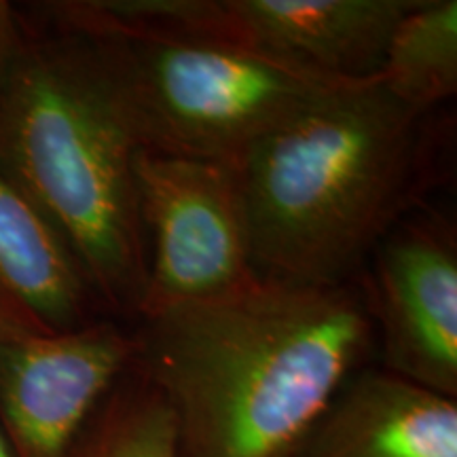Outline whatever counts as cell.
<instances>
[{"label": "cell", "instance_id": "13", "mask_svg": "<svg viewBox=\"0 0 457 457\" xmlns=\"http://www.w3.org/2000/svg\"><path fill=\"white\" fill-rule=\"evenodd\" d=\"M0 457H15L13 451H11L7 438L3 436V432H0Z\"/></svg>", "mask_w": 457, "mask_h": 457}, {"label": "cell", "instance_id": "11", "mask_svg": "<svg viewBox=\"0 0 457 457\" xmlns=\"http://www.w3.org/2000/svg\"><path fill=\"white\" fill-rule=\"evenodd\" d=\"M379 81L398 102L417 112L457 94V3L417 0L394 28Z\"/></svg>", "mask_w": 457, "mask_h": 457}, {"label": "cell", "instance_id": "5", "mask_svg": "<svg viewBox=\"0 0 457 457\" xmlns=\"http://www.w3.org/2000/svg\"><path fill=\"white\" fill-rule=\"evenodd\" d=\"M146 239L142 320L236 296L261 282L236 163L138 151Z\"/></svg>", "mask_w": 457, "mask_h": 457}, {"label": "cell", "instance_id": "12", "mask_svg": "<svg viewBox=\"0 0 457 457\" xmlns=\"http://www.w3.org/2000/svg\"><path fill=\"white\" fill-rule=\"evenodd\" d=\"M72 457H180L171 411L136 364L102 404Z\"/></svg>", "mask_w": 457, "mask_h": 457}, {"label": "cell", "instance_id": "4", "mask_svg": "<svg viewBox=\"0 0 457 457\" xmlns=\"http://www.w3.org/2000/svg\"><path fill=\"white\" fill-rule=\"evenodd\" d=\"M57 13L96 51L142 151L237 163L313 102L356 83L219 38L140 24L102 0L62 4Z\"/></svg>", "mask_w": 457, "mask_h": 457}, {"label": "cell", "instance_id": "3", "mask_svg": "<svg viewBox=\"0 0 457 457\" xmlns=\"http://www.w3.org/2000/svg\"><path fill=\"white\" fill-rule=\"evenodd\" d=\"M0 26V170L55 227L102 305L138 313L142 148L117 91L79 34L20 41Z\"/></svg>", "mask_w": 457, "mask_h": 457}, {"label": "cell", "instance_id": "7", "mask_svg": "<svg viewBox=\"0 0 457 457\" xmlns=\"http://www.w3.org/2000/svg\"><path fill=\"white\" fill-rule=\"evenodd\" d=\"M136 360V333L112 320L0 337V432L13 455L72 457Z\"/></svg>", "mask_w": 457, "mask_h": 457}, {"label": "cell", "instance_id": "10", "mask_svg": "<svg viewBox=\"0 0 457 457\" xmlns=\"http://www.w3.org/2000/svg\"><path fill=\"white\" fill-rule=\"evenodd\" d=\"M0 299L41 330L94 322V295L72 250L0 170Z\"/></svg>", "mask_w": 457, "mask_h": 457}, {"label": "cell", "instance_id": "2", "mask_svg": "<svg viewBox=\"0 0 457 457\" xmlns=\"http://www.w3.org/2000/svg\"><path fill=\"white\" fill-rule=\"evenodd\" d=\"M426 112L379 74L324 96L236 163L256 271L345 284L403 220L426 179Z\"/></svg>", "mask_w": 457, "mask_h": 457}, {"label": "cell", "instance_id": "1", "mask_svg": "<svg viewBox=\"0 0 457 457\" xmlns=\"http://www.w3.org/2000/svg\"><path fill=\"white\" fill-rule=\"evenodd\" d=\"M138 367L180 457H296L375 343L364 290L261 279L142 320Z\"/></svg>", "mask_w": 457, "mask_h": 457}, {"label": "cell", "instance_id": "8", "mask_svg": "<svg viewBox=\"0 0 457 457\" xmlns=\"http://www.w3.org/2000/svg\"><path fill=\"white\" fill-rule=\"evenodd\" d=\"M367 299L387 373L457 398V242L438 216L400 220L370 254Z\"/></svg>", "mask_w": 457, "mask_h": 457}, {"label": "cell", "instance_id": "9", "mask_svg": "<svg viewBox=\"0 0 457 457\" xmlns=\"http://www.w3.org/2000/svg\"><path fill=\"white\" fill-rule=\"evenodd\" d=\"M296 457H457V398L360 369Z\"/></svg>", "mask_w": 457, "mask_h": 457}, {"label": "cell", "instance_id": "6", "mask_svg": "<svg viewBox=\"0 0 457 457\" xmlns=\"http://www.w3.org/2000/svg\"><path fill=\"white\" fill-rule=\"evenodd\" d=\"M417 0H104L117 15L219 38L341 79L379 74L390 37Z\"/></svg>", "mask_w": 457, "mask_h": 457}]
</instances>
